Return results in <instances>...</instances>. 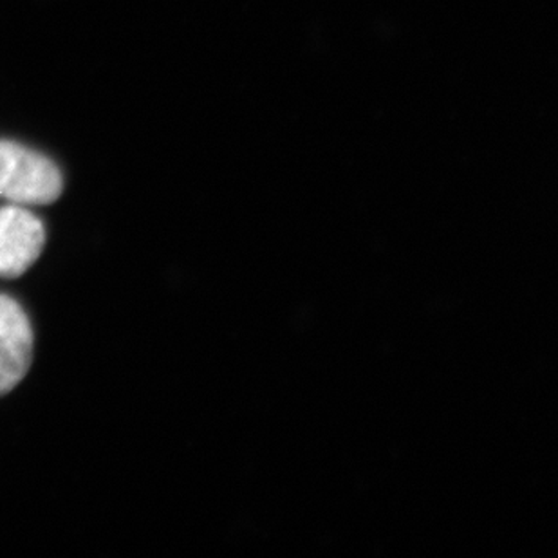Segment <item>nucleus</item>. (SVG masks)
Listing matches in <instances>:
<instances>
[{"label": "nucleus", "instance_id": "1", "mask_svg": "<svg viewBox=\"0 0 558 558\" xmlns=\"http://www.w3.org/2000/svg\"><path fill=\"white\" fill-rule=\"evenodd\" d=\"M63 190L59 167L21 143L0 140V197L11 205H51Z\"/></svg>", "mask_w": 558, "mask_h": 558}, {"label": "nucleus", "instance_id": "2", "mask_svg": "<svg viewBox=\"0 0 558 558\" xmlns=\"http://www.w3.org/2000/svg\"><path fill=\"white\" fill-rule=\"evenodd\" d=\"M46 230L33 211L21 205L0 208V277L16 279L37 263Z\"/></svg>", "mask_w": 558, "mask_h": 558}, {"label": "nucleus", "instance_id": "3", "mask_svg": "<svg viewBox=\"0 0 558 558\" xmlns=\"http://www.w3.org/2000/svg\"><path fill=\"white\" fill-rule=\"evenodd\" d=\"M33 329L26 311L8 295H0V396L21 384L33 362Z\"/></svg>", "mask_w": 558, "mask_h": 558}]
</instances>
